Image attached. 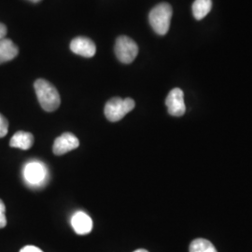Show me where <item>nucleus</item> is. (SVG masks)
I'll return each instance as SVG.
<instances>
[{
    "label": "nucleus",
    "mask_w": 252,
    "mask_h": 252,
    "mask_svg": "<svg viewBox=\"0 0 252 252\" xmlns=\"http://www.w3.org/2000/svg\"><path fill=\"white\" fill-rule=\"evenodd\" d=\"M34 87L37 100L45 111L53 112L59 108L61 104L60 94L51 82L43 79H38L35 82Z\"/></svg>",
    "instance_id": "f257e3e1"
},
{
    "label": "nucleus",
    "mask_w": 252,
    "mask_h": 252,
    "mask_svg": "<svg viewBox=\"0 0 252 252\" xmlns=\"http://www.w3.org/2000/svg\"><path fill=\"white\" fill-rule=\"evenodd\" d=\"M189 252H218L210 241L203 238L193 240L189 245Z\"/></svg>",
    "instance_id": "ddd939ff"
},
{
    "label": "nucleus",
    "mask_w": 252,
    "mask_h": 252,
    "mask_svg": "<svg viewBox=\"0 0 252 252\" xmlns=\"http://www.w3.org/2000/svg\"><path fill=\"white\" fill-rule=\"evenodd\" d=\"M6 35H7V27L5 25L0 23V40L5 38Z\"/></svg>",
    "instance_id": "f3484780"
},
{
    "label": "nucleus",
    "mask_w": 252,
    "mask_h": 252,
    "mask_svg": "<svg viewBox=\"0 0 252 252\" xmlns=\"http://www.w3.org/2000/svg\"><path fill=\"white\" fill-rule=\"evenodd\" d=\"M71 225L76 234L84 235L90 234L93 229V221L90 217L84 212H76L71 219Z\"/></svg>",
    "instance_id": "6e6552de"
},
{
    "label": "nucleus",
    "mask_w": 252,
    "mask_h": 252,
    "mask_svg": "<svg viewBox=\"0 0 252 252\" xmlns=\"http://www.w3.org/2000/svg\"><path fill=\"white\" fill-rule=\"evenodd\" d=\"M20 252H43L40 249H38L37 247L35 246H26L24 247Z\"/></svg>",
    "instance_id": "dca6fc26"
},
{
    "label": "nucleus",
    "mask_w": 252,
    "mask_h": 252,
    "mask_svg": "<svg viewBox=\"0 0 252 252\" xmlns=\"http://www.w3.org/2000/svg\"><path fill=\"white\" fill-rule=\"evenodd\" d=\"M34 144V135L29 132L19 131L10 139L9 146L24 151L29 150Z\"/></svg>",
    "instance_id": "9d476101"
},
{
    "label": "nucleus",
    "mask_w": 252,
    "mask_h": 252,
    "mask_svg": "<svg viewBox=\"0 0 252 252\" xmlns=\"http://www.w3.org/2000/svg\"><path fill=\"white\" fill-rule=\"evenodd\" d=\"M134 252H149L148 251H146V250H143V249H140V250H137V251H135Z\"/></svg>",
    "instance_id": "a211bd4d"
},
{
    "label": "nucleus",
    "mask_w": 252,
    "mask_h": 252,
    "mask_svg": "<svg viewBox=\"0 0 252 252\" xmlns=\"http://www.w3.org/2000/svg\"><path fill=\"white\" fill-rule=\"evenodd\" d=\"M135 101L132 98L123 99L121 97H113L108 100L105 106V116L109 122H119L126 114L132 111L135 108Z\"/></svg>",
    "instance_id": "7ed1b4c3"
},
{
    "label": "nucleus",
    "mask_w": 252,
    "mask_h": 252,
    "mask_svg": "<svg viewBox=\"0 0 252 252\" xmlns=\"http://www.w3.org/2000/svg\"><path fill=\"white\" fill-rule=\"evenodd\" d=\"M115 54L124 63H131L138 54V46L129 36H119L115 44Z\"/></svg>",
    "instance_id": "20e7f679"
},
{
    "label": "nucleus",
    "mask_w": 252,
    "mask_h": 252,
    "mask_svg": "<svg viewBox=\"0 0 252 252\" xmlns=\"http://www.w3.org/2000/svg\"><path fill=\"white\" fill-rule=\"evenodd\" d=\"M79 146L80 140L75 135L71 133H63L54 140L53 151L55 155L60 156L77 149Z\"/></svg>",
    "instance_id": "423d86ee"
},
{
    "label": "nucleus",
    "mask_w": 252,
    "mask_h": 252,
    "mask_svg": "<svg viewBox=\"0 0 252 252\" xmlns=\"http://www.w3.org/2000/svg\"><path fill=\"white\" fill-rule=\"evenodd\" d=\"M7 219H6V207L4 202L0 199V229L6 227Z\"/></svg>",
    "instance_id": "2eb2a0df"
},
{
    "label": "nucleus",
    "mask_w": 252,
    "mask_h": 252,
    "mask_svg": "<svg viewBox=\"0 0 252 252\" xmlns=\"http://www.w3.org/2000/svg\"><path fill=\"white\" fill-rule=\"evenodd\" d=\"M18 54V47L10 39L3 38L0 40V63L11 61Z\"/></svg>",
    "instance_id": "9b49d317"
},
{
    "label": "nucleus",
    "mask_w": 252,
    "mask_h": 252,
    "mask_svg": "<svg viewBox=\"0 0 252 252\" xmlns=\"http://www.w3.org/2000/svg\"><path fill=\"white\" fill-rule=\"evenodd\" d=\"M212 9L211 0H195L192 4V13L196 20H202L207 16Z\"/></svg>",
    "instance_id": "f8f14e48"
},
{
    "label": "nucleus",
    "mask_w": 252,
    "mask_h": 252,
    "mask_svg": "<svg viewBox=\"0 0 252 252\" xmlns=\"http://www.w3.org/2000/svg\"><path fill=\"white\" fill-rule=\"evenodd\" d=\"M165 105L170 115L175 117L182 116L186 111L183 91L180 88H174L170 91L165 100Z\"/></svg>",
    "instance_id": "39448f33"
},
{
    "label": "nucleus",
    "mask_w": 252,
    "mask_h": 252,
    "mask_svg": "<svg viewBox=\"0 0 252 252\" xmlns=\"http://www.w3.org/2000/svg\"><path fill=\"white\" fill-rule=\"evenodd\" d=\"M9 131V122L2 114H0V138L4 137Z\"/></svg>",
    "instance_id": "4468645a"
},
{
    "label": "nucleus",
    "mask_w": 252,
    "mask_h": 252,
    "mask_svg": "<svg viewBox=\"0 0 252 252\" xmlns=\"http://www.w3.org/2000/svg\"><path fill=\"white\" fill-rule=\"evenodd\" d=\"M29 1H31V2H33V3H37V2H39V1H41V0H29Z\"/></svg>",
    "instance_id": "6ab92c4d"
},
{
    "label": "nucleus",
    "mask_w": 252,
    "mask_h": 252,
    "mask_svg": "<svg viewBox=\"0 0 252 252\" xmlns=\"http://www.w3.org/2000/svg\"><path fill=\"white\" fill-rule=\"evenodd\" d=\"M172 7L167 3H161L155 6L150 12L149 21L153 30L160 36H164L170 27Z\"/></svg>",
    "instance_id": "f03ea898"
},
{
    "label": "nucleus",
    "mask_w": 252,
    "mask_h": 252,
    "mask_svg": "<svg viewBox=\"0 0 252 252\" xmlns=\"http://www.w3.org/2000/svg\"><path fill=\"white\" fill-rule=\"evenodd\" d=\"M24 175L26 180L29 183L37 184V183H40L44 179L46 175L45 168L39 162H30L26 165Z\"/></svg>",
    "instance_id": "1a4fd4ad"
},
{
    "label": "nucleus",
    "mask_w": 252,
    "mask_h": 252,
    "mask_svg": "<svg viewBox=\"0 0 252 252\" xmlns=\"http://www.w3.org/2000/svg\"><path fill=\"white\" fill-rule=\"evenodd\" d=\"M70 49L74 54L86 58L93 57L96 52V47L94 41L85 36L75 37L70 43Z\"/></svg>",
    "instance_id": "0eeeda50"
}]
</instances>
